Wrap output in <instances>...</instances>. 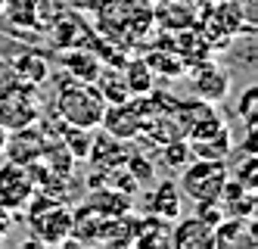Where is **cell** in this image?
Listing matches in <instances>:
<instances>
[{
	"label": "cell",
	"instance_id": "obj_11",
	"mask_svg": "<svg viewBox=\"0 0 258 249\" xmlns=\"http://www.w3.org/2000/svg\"><path fill=\"white\" fill-rule=\"evenodd\" d=\"M196 16H199V7L193 0H159V7L153 10V22L156 28H165V31H183L196 25Z\"/></svg>",
	"mask_w": 258,
	"mask_h": 249
},
{
	"label": "cell",
	"instance_id": "obj_4",
	"mask_svg": "<svg viewBox=\"0 0 258 249\" xmlns=\"http://www.w3.org/2000/svg\"><path fill=\"white\" fill-rule=\"evenodd\" d=\"M41 112H44V103H41V90L34 84L16 81L10 90L0 93V125L7 131L34 125L41 119Z\"/></svg>",
	"mask_w": 258,
	"mask_h": 249
},
{
	"label": "cell",
	"instance_id": "obj_18",
	"mask_svg": "<svg viewBox=\"0 0 258 249\" xmlns=\"http://www.w3.org/2000/svg\"><path fill=\"white\" fill-rule=\"evenodd\" d=\"M97 90H100V97L106 103H124V100H131V90H127V81H124V72L121 66H100L97 72V78H94Z\"/></svg>",
	"mask_w": 258,
	"mask_h": 249
},
{
	"label": "cell",
	"instance_id": "obj_23",
	"mask_svg": "<svg viewBox=\"0 0 258 249\" xmlns=\"http://www.w3.org/2000/svg\"><path fill=\"white\" fill-rule=\"evenodd\" d=\"M193 215L215 227L221 218L227 215V212H224V206H221V200H202V203H196V212H193Z\"/></svg>",
	"mask_w": 258,
	"mask_h": 249
},
{
	"label": "cell",
	"instance_id": "obj_9",
	"mask_svg": "<svg viewBox=\"0 0 258 249\" xmlns=\"http://www.w3.org/2000/svg\"><path fill=\"white\" fill-rule=\"evenodd\" d=\"M255 243H258L255 218L224 215L215 224V246H221V249H252Z\"/></svg>",
	"mask_w": 258,
	"mask_h": 249
},
{
	"label": "cell",
	"instance_id": "obj_3",
	"mask_svg": "<svg viewBox=\"0 0 258 249\" xmlns=\"http://www.w3.org/2000/svg\"><path fill=\"white\" fill-rule=\"evenodd\" d=\"M177 178H180L177 187L193 203H202V200L221 196V190H224V184L230 178V168H227V162H218V159H193Z\"/></svg>",
	"mask_w": 258,
	"mask_h": 249
},
{
	"label": "cell",
	"instance_id": "obj_14",
	"mask_svg": "<svg viewBox=\"0 0 258 249\" xmlns=\"http://www.w3.org/2000/svg\"><path fill=\"white\" fill-rule=\"evenodd\" d=\"M150 203H146V212L150 215H159V218H165V221H174V218H180L183 215V193H180V187H177V181H159V187L153 190L150 196H146Z\"/></svg>",
	"mask_w": 258,
	"mask_h": 249
},
{
	"label": "cell",
	"instance_id": "obj_26",
	"mask_svg": "<svg viewBox=\"0 0 258 249\" xmlns=\"http://www.w3.org/2000/svg\"><path fill=\"white\" fill-rule=\"evenodd\" d=\"M7 134H10V131L0 125V156H4V146H7Z\"/></svg>",
	"mask_w": 258,
	"mask_h": 249
},
{
	"label": "cell",
	"instance_id": "obj_8",
	"mask_svg": "<svg viewBox=\"0 0 258 249\" xmlns=\"http://www.w3.org/2000/svg\"><path fill=\"white\" fill-rule=\"evenodd\" d=\"M44 131H41V125L34 122V125H28V128H16V131H10L7 134V146H4V156L10 159V162H16V165H31V162H38L41 159V153H44Z\"/></svg>",
	"mask_w": 258,
	"mask_h": 249
},
{
	"label": "cell",
	"instance_id": "obj_7",
	"mask_svg": "<svg viewBox=\"0 0 258 249\" xmlns=\"http://www.w3.org/2000/svg\"><path fill=\"white\" fill-rule=\"evenodd\" d=\"M140 125H143V116H140L137 97L124 100V103H106L103 122H100V128L106 134H112L118 140H134V137H140Z\"/></svg>",
	"mask_w": 258,
	"mask_h": 249
},
{
	"label": "cell",
	"instance_id": "obj_10",
	"mask_svg": "<svg viewBox=\"0 0 258 249\" xmlns=\"http://www.w3.org/2000/svg\"><path fill=\"white\" fill-rule=\"evenodd\" d=\"M174 249H215V227L196 215H180L171 221Z\"/></svg>",
	"mask_w": 258,
	"mask_h": 249
},
{
	"label": "cell",
	"instance_id": "obj_19",
	"mask_svg": "<svg viewBox=\"0 0 258 249\" xmlns=\"http://www.w3.org/2000/svg\"><path fill=\"white\" fill-rule=\"evenodd\" d=\"M159 153H162V165L168 171H174V175H180V171L193 162V150H190L187 137H174L168 143H162Z\"/></svg>",
	"mask_w": 258,
	"mask_h": 249
},
{
	"label": "cell",
	"instance_id": "obj_2",
	"mask_svg": "<svg viewBox=\"0 0 258 249\" xmlns=\"http://www.w3.org/2000/svg\"><path fill=\"white\" fill-rule=\"evenodd\" d=\"M22 215L38 246H62L72 237V209L62 200L34 193L22 209Z\"/></svg>",
	"mask_w": 258,
	"mask_h": 249
},
{
	"label": "cell",
	"instance_id": "obj_17",
	"mask_svg": "<svg viewBox=\"0 0 258 249\" xmlns=\"http://www.w3.org/2000/svg\"><path fill=\"white\" fill-rule=\"evenodd\" d=\"M121 72H124V81H127L131 97H146L150 90H156V72L150 69L146 56H127L121 63Z\"/></svg>",
	"mask_w": 258,
	"mask_h": 249
},
{
	"label": "cell",
	"instance_id": "obj_12",
	"mask_svg": "<svg viewBox=\"0 0 258 249\" xmlns=\"http://www.w3.org/2000/svg\"><path fill=\"white\" fill-rule=\"evenodd\" d=\"M187 143L193 150V159H218V162H227V156H230L233 146H236L233 134H230V128L224 122L215 125L209 134H202V137L187 140Z\"/></svg>",
	"mask_w": 258,
	"mask_h": 249
},
{
	"label": "cell",
	"instance_id": "obj_16",
	"mask_svg": "<svg viewBox=\"0 0 258 249\" xmlns=\"http://www.w3.org/2000/svg\"><path fill=\"white\" fill-rule=\"evenodd\" d=\"M134 246H171V221H165L159 215H143L134 218Z\"/></svg>",
	"mask_w": 258,
	"mask_h": 249
},
{
	"label": "cell",
	"instance_id": "obj_20",
	"mask_svg": "<svg viewBox=\"0 0 258 249\" xmlns=\"http://www.w3.org/2000/svg\"><path fill=\"white\" fill-rule=\"evenodd\" d=\"M146 63H150V69L156 75H165V78H183V72H187V66H183V60L177 56L174 47L150 53V56H146Z\"/></svg>",
	"mask_w": 258,
	"mask_h": 249
},
{
	"label": "cell",
	"instance_id": "obj_22",
	"mask_svg": "<svg viewBox=\"0 0 258 249\" xmlns=\"http://www.w3.org/2000/svg\"><path fill=\"white\" fill-rule=\"evenodd\" d=\"M258 162H255V153H243V159L233 165V181L243 184L246 190H258Z\"/></svg>",
	"mask_w": 258,
	"mask_h": 249
},
{
	"label": "cell",
	"instance_id": "obj_1",
	"mask_svg": "<svg viewBox=\"0 0 258 249\" xmlns=\"http://www.w3.org/2000/svg\"><path fill=\"white\" fill-rule=\"evenodd\" d=\"M53 112H56V119H62L66 125L94 131L103 122L106 100L100 97V90H97L94 81H78V78H69L66 75L62 84H56Z\"/></svg>",
	"mask_w": 258,
	"mask_h": 249
},
{
	"label": "cell",
	"instance_id": "obj_27",
	"mask_svg": "<svg viewBox=\"0 0 258 249\" xmlns=\"http://www.w3.org/2000/svg\"><path fill=\"white\" fill-rule=\"evenodd\" d=\"M196 7H202V4H218V0H193Z\"/></svg>",
	"mask_w": 258,
	"mask_h": 249
},
{
	"label": "cell",
	"instance_id": "obj_13",
	"mask_svg": "<svg viewBox=\"0 0 258 249\" xmlns=\"http://www.w3.org/2000/svg\"><path fill=\"white\" fill-rule=\"evenodd\" d=\"M59 66H62V72L69 78L94 81L103 60H100V53L90 50V47H66V50H59Z\"/></svg>",
	"mask_w": 258,
	"mask_h": 249
},
{
	"label": "cell",
	"instance_id": "obj_25",
	"mask_svg": "<svg viewBox=\"0 0 258 249\" xmlns=\"http://www.w3.org/2000/svg\"><path fill=\"white\" fill-rule=\"evenodd\" d=\"M16 218H19L16 212H10V209L0 206V240H4V237L10 234V227H13V221H16Z\"/></svg>",
	"mask_w": 258,
	"mask_h": 249
},
{
	"label": "cell",
	"instance_id": "obj_24",
	"mask_svg": "<svg viewBox=\"0 0 258 249\" xmlns=\"http://www.w3.org/2000/svg\"><path fill=\"white\" fill-rule=\"evenodd\" d=\"M16 84V72H13V63L7 60V56H0V93L10 90Z\"/></svg>",
	"mask_w": 258,
	"mask_h": 249
},
{
	"label": "cell",
	"instance_id": "obj_5",
	"mask_svg": "<svg viewBox=\"0 0 258 249\" xmlns=\"http://www.w3.org/2000/svg\"><path fill=\"white\" fill-rule=\"evenodd\" d=\"M31 196H34L31 171L25 165H16V162L7 159L0 165V206L16 212V215H22V209L28 206Z\"/></svg>",
	"mask_w": 258,
	"mask_h": 249
},
{
	"label": "cell",
	"instance_id": "obj_21",
	"mask_svg": "<svg viewBox=\"0 0 258 249\" xmlns=\"http://www.w3.org/2000/svg\"><path fill=\"white\" fill-rule=\"evenodd\" d=\"M236 119L246 125V131H255L258 125V90L249 84L243 93H239V103H236Z\"/></svg>",
	"mask_w": 258,
	"mask_h": 249
},
{
	"label": "cell",
	"instance_id": "obj_15",
	"mask_svg": "<svg viewBox=\"0 0 258 249\" xmlns=\"http://www.w3.org/2000/svg\"><path fill=\"white\" fill-rule=\"evenodd\" d=\"M10 63H13V72H16V81H25V84H34V87L47 84L50 75H53L50 60L38 50H22V53H16Z\"/></svg>",
	"mask_w": 258,
	"mask_h": 249
},
{
	"label": "cell",
	"instance_id": "obj_6",
	"mask_svg": "<svg viewBox=\"0 0 258 249\" xmlns=\"http://www.w3.org/2000/svg\"><path fill=\"white\" fill-rule=\"evenodd\" d=\"M183 78L190 81V87H193V93H196L199 100H209V103H221V100L227 97V90H230L227 72L218 69L212 60H202V63L187 66Z\"/></svg>",
	"mask_w": 258,
	"mask_h": 249
}]
</instances>
